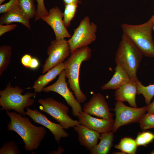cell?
I'll use <instances>...</instances> for the list:
<instances>
[{
  "label": "cell",
  "mask_w": 154,
  "mask_h": 154,
  "mask_svg": "<svg viewBox=\"0 0 154 154\" xmlns=\"http://www.w3.org/2000/svg\"><path fill=\"white\" fill-rule=\"evenodd\" d=\"M78 134V139L80 144L90 151L97 144L100 139V133L80 124L73 127Z\"/></svg>",
  "instance_id": "15"
},
{
  "label": "cell",
  "mask_w": 154,
  "mask_h": 154,
  "mask_svg": "<svg viewBox=\"0 0 154 154\" xmlns=\"http://www.w3.org/2000/svg\"><path fill=\"white\" fill-rule=\"evenodd\" d=\"M5 0H0V5Z\"/></svg>",
  "instance_id": "38"
},
{
  "label": "cell",
  "mask_w": 154,
  "mask_h": 154,
  "mask_svg": "<svg viewBox=\"0 0 154 154\" xmlns=\"http://www.w3.org/2000/svg\"><path fill=\"white\" fill-rule=\"evenodd\" d=\"M18 5L28 19L35 17L36 9L33 0H19Z\"/></svg>",
  "instance_id": "25"
},
{
  "label": "cell",
  "mask_w": 154,
  "mask_h": 154,
  "mask_svg": "<svg viewBox=\"0 0 154 154\" xmlns=\"http://www.w3.org/2000/svg\"><path fill=\"white\" fill-rule=\"evenodd\" d=\"M48 12V15L42 17L41 19L52 28L56 39L70 38L71 35L64 23L63 13L61 9L58 7H55L50 9Z\"/></svg>",
  "instance_id": "13"
},
{
  "label": "cell",
  "mask_w": 154,
  "mask_h": 154,
  "mask_svg": "<svg viewBox=\"0 0 154 154\" xmlns=\"http://www.w3.org/2000/svg\"><path fill=\"white\" fill-rule=\"evenodd\" d=\"M137 147L135 140L127 137L121 139L119 144L115 146L116 149L129 154H135Z\"/></svg>",
  "instance_id": "22"
},
{
  "label": "cell",
  "mask_w": 154,
  "mask_h": 154,
  "mask_svg": "<svg viewBox=\"0 0 154 154\" xmlns=\"http://www.w3.org/2000/svg\"><path fill=\"white\" fill-rule=\"evenodd\" d=\"M97 29L96 25L90 21L88 16L84 17L67 40L71 52L78 48L88 46L95 41L97 38Z\"/></svg>",
  "instance_id": "7"
},
{
  "label": "cell",
  "mask_w": 154,
  "mask_h": 154,
  "mask_svg": "<svg viewBox=\"0 0 154 154\" xmlns=\"http://www.w3.org/2000/svg\"><path fill=\"white\" fill-rule=\"evenodd\" d=\"M64 5L71 3H75L78 4L81 3L80 0H63Z\"/></svg>",
  "instance_id": "35"
},
{
  "label": "cell",
  "mask_w": 154,
  "mask_h": 154,
  "mask_svg": "<svg viewBox=\"0 0 154 154\" xmlns=\"http://www.w3.org/2000/svg\"><path fill=\"white\" fill-rule=\"evenodd\" d=\"M139 123L141 129L143 131L154 129V114H145Z\"/></svg>",
  "instance_id": "28"
},
{
  "label": "cell",
  "mask_w": 154,
  "mask_h": 154,
  "mask_svg": "<svg viewBox=\"0 0 154 154\" xmlns=\"http://www.w3.org/2000/svg\"><path fill=\"white\" fill-rule=\"evenodd\" d=\"M137 86V83L133 81L123 84L116 90L114 92L116 100L127 102L131 107L137 108L135 99Z\"/></svg>",
  "instance_id": "16"
},
{
  "label": "cell",
  "mask_w": 154,
  "mask_h": 154,
  "mask_svg": "<svg viewBox=\"0 0 154 154\" xmlns=\"http://www.w3.org/2000/svg\"><path fill=\"white\" fill-rule=\"evenodd\" d=\"M112 154H126L125 153L121 151V152H114L112 153Z\"/></svg>",
  "instance_id": "36"
},
{
  "label": "cell",
  "mask_w": 154,
  "mask_h": 154,
  "mask_svg": "<svg viewBox=\"0 0 154 154\" xmlns=\"http://www.w3.org/2000/svg\"><path fill=\"white\" fill-rule=\"evenodd\" d=\"M19 0H10L9 2L0 5V13L5 14L15 6L18 5Z\"/></svg>",
  "instance_id": "30"
},
{
  "label": "cell",
  "mask_w": 154,
  "mask_h": 154,
  "mask_svg": "<svg viewBox=\"0 0 154 154\" xmlns=\"http://www.w3.org/2000/svg\"><path fill=\"white\" fill-rule=\"evenodd\" d=\"M154 140V134L149 131L139 133L135 140L137 146H146Z\"/></svg>",
  "instance_id": "26"
},
{
  "label": "cell",
  "mask_w": 154,
  "mask_h": 154,
  "mask_svg": "<svg viewBox=\"0 0 154 154\" xmlns=\"http://www.w3.org/2000/svg\"><path fill=\"white\" fill-rule=\"evenodd\" d=\"M10 121L7 124L8 130L14 131L22 138L25 149L32 152L37 150L44 138L46 129L33 124L28 117L13 112L7 111Z\"/></svg>",
  "instance_id": "1"
},
{
  "label": "cell",
  "mask_w": 154,
  "mask_h": 154,
  "mask_svg": "<svg viewBox=\"0 0 154 154\" xmlns=\"http://www.w3.org/2000/svg\"><path fill=\"white\" fill-rule=\"evenodd\" d=\"M66 78L64 70L58 75L56 82L51 85L44 87L42 91L45 92H54L60 95L71 107L72 115L77 117L79 113L82 111V108L80 104L73 95L72 92L68 88Z\"/></svg>",
  "instance_id": "10"
},
{
  "label": "cell",
  "mask_w": 154,
  "mask_h": 154,
  "mask_svg": "<svg viewBox=\"0 0 154 154\" xmlns=\"http://www.w3.org/2000/svg\"><path fill=\"white\" fill-rule=\"evenodd\" d=\"M37 5L35 21L41 19L42 17L47 15L48 12L46 9L44 4V0H36Z\"/></svg>",
  "instance_id": "29"
},
{
  "label": "cell",
  "mask_w": 154,
  "mask_h": 154,
  "mask_svg": "<svg viewBox=\"0 0 154 154\" xmlns=\"http://www.w3.org/2000/svg\"><path fill=\"white\" fill-rule=\"evenodd\" d=\"M32 58L30 55L28 54H25L21 59V62L22 64L26 68H29Z\"/></svg>",
  "instance_id": "32"
},
{
  "label": "cell",
  "mask_w": 154,
  "mask_h": 154,
  "mask_svg": "<svg viewBox=\"0 0 154 154\" xmlns=\"http://www.w3.org/2000/svg\"><path fill=\"white\" fill-rule=\"evenodd\" d=\"M24 90L19 86L14 87L9 82L6 88L0 91V106L1 110L6 112L15 111L23 116H26L25 109L33 106L35 102L34 99L37 93L27 92L23 95Z\"/></svg>",
  "instance_id": "5"
},
{
  "label": "cell",
  "mask_w": 154,
  "mask_h": 154,
  "mask_svg": "<svg viewBox=\"0 0 154 154\" xmlns=\"http://www.w3.org/2000/svg\"><path fill=\"white\" fill-rule=\"evenodd\" d=\"M137 83V94L142 95L144 97L145 103L147 106L149 105L154 96V84L145 86L143 85L140 81Z\"/></svg>",
  "instance_id": "23"
},
{
  "label": "cell",
  "mask_w": 154,
  "mask_h": 154,
  "mask_svg": "<svg viewBox=\"0 0 154 154\" xmlns=\"http://www.w3.org/2000/svg\"><path fill=\"white\" fill-rule=\"evenodd\" d=\"M11 48L9 46L3 45L0 46V76L7 68L11 62Z\"/></svg>",
  "instance_id": "21"
},
{
  "label": "cell",
  "mask_w": 154,
  "mask_h": 154,
  "mask_svg": "<svg viewBox=\"0 0 154 154\" xmlns=\"http://www.w3.org/2000/svg\"><path fill=\"white\" fill-rule=\"evenodd\" d=\"M152 27L153 30L154 31V14L152 16Z\"/></svg>",
  "instance_id": "37"
},
{
  "label": "cell",
  "mask_w": 154,
  "mask_h": 154,
  "mask_svg": "<svg viewBox=\"0 0 154 154\" xmlns=\"http://www.w3.org/2000/svg\"><path fill=\"white\" fill-rule=\"evenodd\" d=\"M147 106V113L154 114V100Z\"/></svg>",
  "instance_id": "34"
},
{
  "label": "cell",
  "mask_w": 154,
  "mask_h": 154,
  "mask_svg": "<svg viewBox=\"0 0 154 154\" xmlns=\"http://www.w3.org/2000/svg\"><path fill=\"white\" fill-rule=\"evenodd\" d=\"M40 110L50 115L62 125L66 130L79 125L78 121L72 119L68 115V107L51 97L40 99Z\"/></svg>",
  "instance_id": "6"
},
{
  "label": "cell",
  "mask_w": 154,
  "mask_h": 154,
  "mask_svg": "<svg viewBox=\"0 0 154 154\" xmlns=\"http://www.w3.org/2000/svg\"><path fill=\"white\" fill-rule=\"evenodd\" d=\"M29 20L18 5L0 17V24H10L13 23L17 22L22 24L31 30Z\"/></svg>",
  "instance_id": "18"
},
{
  "label": "cell",
  "mask_w": 154,
  "mask_h": 154,
  "mask_svg": "<svg viewBox=\"0 0 154 154\" xmlns=\"http://www.w3.org/2000/svg\"><path fill=\"white\" fill-rule=\"evenodd\" d=\"M47 53L48 56L42 66V74L63 62L70 56V50L67 40L64 38L52 41L47 48Z\"/></svg>",
  "instance_id": "9"
},
{
  "label": "cell",
  "mask_w": 154,
  "mask_h": 154,
  "mask_svg": "<svg viewBox=\"0 0 154 154\" xmlns=\"http://www.w3.org/2000/svg\"><path fill=\"white\" fill-rule=\"evenodd\" d=\"M21 151L13 141L3 143L0 149V154H20Z\"/></svg>",
  "instance_id": "27"
},
{
  "label": "cell",
  "mask_w": 154,
  "mask_h": 154,
  "mask_svg": "<svg viewBox=\"0 0 154 154\" xmlns=\"http://www.w3.org/2000/svg\"><path fill=\"white\" fill-rule=\"evenodd\" d=\"M147 106L138 108L126 106L122 102L117 101L113 110L116 118L112 131L116 132L121 127L130 123H139L147 112Z\"/></svg>",
  "instance_id": "8"
},
{
  "label": "cell",
  "mask_w": 154,
  "mask_h": 154,
  "mask_svg": "<svg viewBox=\"0 0 154 154\" xmlns=\"http://www.w3.org/2000/svg\"><path fill=\"white\" fill-rule=\"evenodd\" d=\"M143 55L130 40L123 33L115 58L116 65L121 66L131 80L137 83V73Z\"/></svg>",
  "instance_id": "3"
},
{
  "label": "cell",
  "mask_w": 154,
  "mask_h": 154,
  "mask_svg": "<svg viewBox=\"0 0 154 154\" xmlns=\"http://www.w3.org/2000/svg\"><path fill=\"white\" fill-rule=\"evenodd\" d=\"M77 117L80 124L100 133H107L112 131L114 123L113 119H98L83 111L79 113Z\"/></svg>",
  "instance_id": "14"
},
{
  "label": "cell",
  "mask_w": 154,
  "mask_h": 154,
  "mask_svg": "<svg viewBox=\"0 0 154 154\" xmlns=\"http://www.w3.org/2000/svg\"><path fill=\"white\" fill-rule=\"evenodd\" d=\"M123 33L127 36L144 56L154 58V41L152 37V18L138 25L123 23Z\"/></svg>",
  "instance_id": "4"
},
{
  "label": "cell",
  "mask_w": 154,
  "mask_h": 154,
  "mask_svg": "<svg viewBox=\"0 0 154 154\" xmlns=\"http://www.w3.org/2000/svg\"><path fill=\"white\" fill-rule=\"evenodd\" d=\"M64 68V62H61L52 68L44 74L40 76L33 86L32 88L34 89V92L37 93L42 91L43 88L59 75Z\"/></svg>",
  "instance_id": "17"
},
{
  "label": "cell",
  "mask_w": 154,
  "mask_h": 154,
  "mask_svg": "<svg viewBox=\"0 0 154 154\" xmlns=\"http://www.w3.org/2000/svg\"><path fill=\"white\" fill-rule=\"evenodd\" d=\"M26 115L29 116L35 123L40 124L48 129L58 143H60L62 138H65L69 136V133L62 125L51 121L41 112L29 108H26Z\"/></svg>",
  "instance_id": "11"
},
{
  "label": "cell",
  "mask_w": 154,
  "mask_h": 154,
  "mask_svg": "<svg viewBox=\"0 0 154 154\" xmlns=\"http://www.w3.org/2000/svg\"><path fill=\"white\" fill-rule=\"evenodd\" d=\"M63 13V21L66 28L71 24V21L74 17L77 11L78 4L71 3L64 5Z\"/></svg>",
  "instance_id": "24"
},
{
  "label": "cell",
  "mask_w": 154,
  "mask_h": 154,
  "mask_svg": "<svg viewBox=\"0 0 154 154\" xmlns=\"http://www.w3.org/2000/svg\"><path fill=\"white\" fill-rule=\"evenodd\" d=\"M114 133L112 131L101 133L100 143L90 151V154H107L113 146Z\"/></svg>",
  "instance_id": "20"
},
{
  "label": "cell",
  "mask_w": 154,
  "mask_h": 154,
  "mask_svg": "<svg viewBox=\"0 0 154 154\" xmlns=\"http://www.w3.org/2000/svg\"><path fill=\"white\" fill-rule=\"evenodd\" d=\"M39 65V62L38 60L35 58H32L30 65L29 68L32 69L37 68Z\"/></svg>",
  "instance_id": "33"
},
{
  "label": "cell",
  "mask_w": 154,
  "mask_h": 154,
  "mask_svg": "<svg viewBox=\"0 0 154 154\" xmlns=\"http://www.w3.org/2000/svg\"><path fill=\"white\" fill-rule=\"evenodd\" d=\"M110 110L105 97L100 93L94 94L82 108V111L91 115L107 119H113Z\"/></svg>",
  "instance_id": "12"
},
{
  "label": "cell",
  "mask_w": 154,
  "mask_h": 154,
  "mask_svg": "<svg viewBox=\"0 0 154 154\" xmlns=\"http://www.w3.org/2000/svg\"><path fill=\"white\" fill-rule=\"evenodd\" d=\"M151 154H154V150L152 151L150 153Z\"/></svg>",
  "instance_id": "39"
},
{
  "label": "cell",
  "mask_w": 154,
  "mask_h": 154,
  "mask_svg": "<svg viewBox=\"0 0 154 154\" xmlns=\"http://www.w3.org/2000/svg\"><path fill=\"white\" fill-rule=\"evenodd\" d=\"M114 70L115 73L111 79L101 87L102 90H116L123 84L132 81L126 72L121 66L116 65Z\"/></svg>",
  "instance_id": "19"
},
{
  "label": "cell",
  "mask_w": 154,
  "mask_h": 154,
  "mask_svg": "<svg viewBox=\"0 0 154 154\" xmlns=\"http://www.w3.org/2000/svg\"><path fill=\"white\" fill-rule=\"evenodd\" d=\"M91 56V49L88 46L82 47L71 52L70 56L64 62V70L69 87L80 104L84 102L87 97L80 87V68L82 62L89 60Z\"/></svg>",
  "instance_id": "2"
},
{
  "label": "cell",
  "mask_w": 154,
  "mask_h": 154,
  "mask_svg": "<svg viewBox=\"0 0 154 154\" xmlns=\"http://www.w3.org/2000/svg\"><path fill=\"white\" fill-rule=\"evenodd\" d=\"M17 27L16 24H7L5 25L0 24V36H1L5 33L13 30Z\"/></svg>",
  "instance_id": "31"
}]
</instances>
